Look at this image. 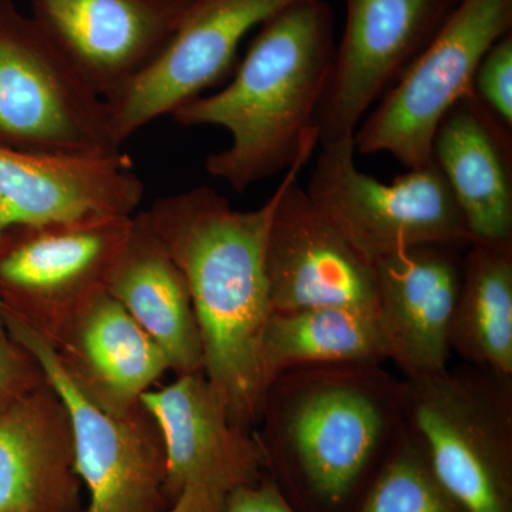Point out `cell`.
Listing matches in <instances>:
<instances>
[{
	"mask_svg": "<svg viewBox=\"0 0 512 512\" xmlns=\"http://www.w3.org/2000/svg\"><path fill=\"white\" fill-rule=\"evenodd\" d=\"M144 184L124 153L69 157L0 148V231L101 215L134 217Z\"/></svg>",
	"mask_w": 512,
	"mask_h": 512,
	"instance_id": "cell-16",
	"label": "cell"
},
{
	"mask_svg": "<svg viewBox=\"0 0 512 512\" xmlns=\"http://www.w3.org/2000/svg\"><path fill=\"white\" fill-rule=\"evenodd\" d=\"M461 0H346L342 39L316 113L320 146L353 140Z\"/></svg>",
	"mask_w": 512,
	"mask_h": 512,
	"instance_id": "cell-10",
	"label": "cell"
},
{
	"mask_svg": "<svg viewBox=\"0 0 512 512\" xmlns=\"http://www.w3.org/2000/svg\"><path fill=\"white\" fill-rule=\"evenodd\" d=\"M335 19L326 0H299L258 28L234 79L220 92L184 104V127L225 128L231 143L205 170L242 194L285 173L319 141L315 120L335 57Z\"/></svg>",
	"mask_w": 512,
	"mask_h": 512,
	"instance_id": "cell-3",
	"label": "cell"
},
{
	"mask_svg": "<svg viewBox=\"0 0 512 512\" xmlns=\"http://www.w3.org/2000/svg\"><path fill=\"white\" fill-rule=\"evenodd\" d=\"M8 330L5 328V323H3L2 315H0V333H6Z\"/></svg>",
	"mask_w": 512,
	"mask_h": 512,
	"instance_id": "cell-28",
	"label": "cell"
},
{
	"mask_svg": "<svg viewBox=\"0 0 512 512\" xmlns=\"http://www.w3.org/2000/svg\"><path fill=\"white\" fill-rule=\"evenodd\" d=\"M39 360L8 332L0 333V410L46 383Z\"/></svg>",
	"mask_w": 512,
	"mask_h": 512,
	"instance_id": "cell-25",
	"label": "cell"
},
{
	"mask_svg": "<svg viewBox=\"0 0 512 512\" xmlns=\"http://www.w3.org/2000/svg\"><path fill=\"white\" fill-rule=\"evenodd\" d=\"M296 2L192 0L161 55L106 100L117 144L220 84L234 69L245 36Z\"/></svg>",
	"mask_w": 512,
	"mask_h": 512,
	"instance_id": "cell-12",
	"label": "cell"
},
{
	"mask_svg": "<svg viewBox=\"0 0 512 512\" xmlns=\"http://www.w3.org/2000/svg\"><path fill=\"white\" fill-rule=\"evenodd\" d=\"M473 93L495 119L512 130V32L485 53L474 76Z\"/></svg>",
	"mask_w": 512,
	"mask_h": 512,
	"instance_id": "cell-24",
	"label": "cell"
},
{
	"mask_svg": "<svg viewBox=\"0 0 512 512\" xmlns=\"http://www.w3.org/2000/svg\"><path fill=\"white\" fill-rule=\"evenodd\" d=\"M464 251L417 247L375 262L376 319L387 360L404 379L434 375L448 367Z\"/></svg>",
	"mask_w": 512,
	"mask_h": 512,
	"instance_id": "cell-14",
	"label": "cell"
},
{
	"mask_svg": "<svg viewBox=\"0 0 512 512\" xmlns=\"http://www.w3.org/2000/svg\"><path fill=\"white\" fill-rule=\"evenodd\" d=\"M278 190L261 208L238 211L210 187L167 195L146 210L183 272L204 349V373L229 419L252 431L265 386L259 365L269 315L265 244Z\"/></svg>",
	"mask_w": 512,
	"mask_h": 512,
	"instance_id": "cell-2",
	"label": "cell"
},
{
	"mask_svg": "<svg viewBox=\"0 0 512 512\" xmlns=\"http://www.w3.org/2000/svg\"><path fill=\"white\" fill-rule=\"evenodd\" d=\"M191 2L30 0V16L109 100L161 55Z\"/></svg>",
	"mask_w": 512,
	"mask_h": 512,
	"instance_id": "cell-13",
	"label": "cell"
},
{
	"mask_svg": "<svg viewBox=\"0 0 512 512\" xmlns=\"http://www.w3.org/2000/svg\"><path fill=\"white\" fill-rule=\"evenodd\" d=\"M406 424L467 512H512V376L447 367L403 379Z\"/></svg>",
	"mask_w": 512,
	"mask_h": 512,
	"instance_id": "cell-4",
	"label": "cell"
},
{
	"mask_svg": "<svg viewBox=\"0 0 512 512\" xmlns=\"http://www.w3.org/2000/svg\"><path fill=\"white\" fill-rule=\"evenodd\" d=\"M109 293L164 350L171 373L204 372V349L187 281L146 211L133 217Z\"/></svg>",
	"mask_w": 512,
	"mask_h": 512,
	"instance_id": "cell-20",
	"label": "cell"
},
{
	"mask_svg": "<svg viewBox=\"0 0 512 512\" xmlns=\"http://www.w3.org/2000/svg\"><path fill=\"white\" fill-rule=\"evenodd\" d=\"M319 141L285 171L265 244V275L272 312L359 309L376 313L375 264L313 205L299 174Z\"/></svg>",
	"mask_w": 512,
	"mask_h": 512,
	"instance_id": "cell-11",
	"label": "cell"
},
{
	"mask_svg": "<svg viewBox=\"0 0 512 512\" xmlns=\"http://www.w3.org/2000/svg\"><path fill=\"white\" fill-rule=\"evenodd\" d=\"M450 346L468 365L512 376V247L464 251Z\"/></svg>",
	"mask_w": 512,
	"mask_h": 512,
	"instance_id": "cell-22",
	"label": "cell"
},
{
	"mask_svg": "<svg viewBox=\"0 0 512 512\" xmlns=\"http://www.w3.org/2000/svg\"><path fill=\"white\" fill-rule=\"evenodd\" d=\"M72 419L49 380L0 410V512H82Z\"/></svg>",
	"mask_w": 512,
	"mask_h": 512,
	"instance_id": "cell-17",
	"label": "cell"
},
{
	"mask_svg": "<svg viewBox=\"0 0 512 512\" xmlns=\"http://www.w3.org/2000/svg\"><path fill=\"white\" fill-rule=\"evenodd\" d=\"M225 512H295L268 476L227 494Z\"/></svg>",
	"mask_w": 512,
	"mask_h": 512,
	"instance_id": "cell-26",
	"label": "cell"
},
{
	"mask_svg": "<svg viewBox=\"0 0 512 512\" xmlns=\"http://www.w3.org/2000/svg\"><path fill=\"white\" fill-rule=\"evenodd\" d=\"M511 29L512 0H461L430 45L359 124L355 150L390 154L407 170L429 164L440 121L473 92L485 53Z\"/></svg>",
	"mask_w": 512,
	"mask_h": 512,
	"instance_id": "cell-8",
	"label": "cell"
},
{
	"mask_svg": "<svg viewBox=\"0 0 512 512\" xmlns=\"http://www.w3.org/2000/svg\"><path fill=\"white\" fill-rule=\"evenodd\" d=\"M320 147L306 194L372 264L410 248L473 244L433 160L386 184L357 168L353 140Z\"/></svg>",
	"mask_w": 512,
	"mask_h": 512,
	"instance_id": "cell-7",
	"label": "cell"
},
{
	"mask_svg": "<svg viewBox=\"0 0 512 512\" xmlns=\"http://www.w3.org/2000/svg\"><path fill=\"white\" fill-rule=\"evenodd\" d=\"M0 315L9 335L39 360L69 409L76 470L89 493L82 512H168L164 440L146 407L123 414L100 409L67 379L46 339L12 316Z\"/></svg>",
	"mask_w": 512,
	"mask_h": 512,
	"instance_id": "cell-9",
	"label": "cell"
},
{
	"mask_svg": "<svg viewBox=\"0 0 512 512\" xmlns=\"http://www.w3.org/2000/svg\"><path fill=\"white\" fill-rule=\"evenodd\" d=\"M387 362L376 313L326 308L272 312L259 350L264 386L296 367Z\"/></svg>",
	"mask_w": 512,
	"mask_h": 512,
	"instance_id": "cell-21",
	"label": "cell"
},
{
	"mask_svg": "<svg viewBox=\"0 0 512 512\" xmlns=\"http://www.w3.org/2000/svg\"><path fill=\"white\" fill-rule=\"evenodd\" d=\"M50 346L76 390L110 413L136 409L171 372L164 350L110 293L87 306Z\"/></svg>",
	"mask_w": 512,
	"mask_h": 512,
	"instance_id": "cell-18",
	"label": "cell"
},
{
	"mask_svg": "<svg viewBox=\"0 0 512 512\" xmlns=\"http://www.w3.org/2000/svg\"><path fill=\"white\" fill-rule=\"evenodd\" d=\"M227 494L211 485H185L168 512H225Z\"/></svg>",
	"mask_w": 512,
	"mask_h": 512,
	"instance_id": "cell-27",
	"label": "cell"
},
{
	"mask_svg": "<svg viewBox=\"0 0 512 512\" xmlns=\"http://www.w3.org/2000/svg\"><path fill=\"white\" fill-rule=\"evenodd\" d=\"M133 217L13 225L0 231V313L50 345L94 301L109 293Z\"/></svg>",
	"mask_w": 512,
	"mask_h": 512,
	"instance_id": "cell-6",
	"label": "cell"
},
{
	"mask_svg": "<svg viewBox=\"0 0 512 512\" xmlns=\"http://www.w3.org/2000/svg\"><path fill=\"white\" fill-rule=\"evenodd\" d=\"M431 160L446 178L471 242L512 247L511 131L473 92L440 121Z\"/></svg>",
	"mask_w": 512,
	"mask_h": 512,
	"instance_id": "cell-19",
	"label": "cell"
},
{
	"mask_svg": "<svg viewBox=\"0 0 512 512\" xmlns=\"http://www.w3.org/2000/svg\"><path fill=\"white\" fill-rule=\"evenodd\" d=\"M356 512H467L434 474L419 439L404 429Z\"/></svg>",
	"mask_w": 512,
	"mask_h": 512,
	"instance_id": "cell-23",
	"label": "cell"
},
{
	"mask_svg": "<svg viewBox=\"0 0 512 512\" xmlns=\"http://www.w3.org/2000/svg\"><path fill=\"white\" fill-rule=\"evenodd\" d=\"M404 429L403 380L383 363H333L276 376L252 434L293 511L356 512Z\"/></svg>",
	"mask_w": 512,
	"mask_h": 512,
	"instance_id": "cell-1",
	"label": "cell"
},
{
	"mask_svg": "<svg viewBox=\"0 0 512 512\" xmlns=\"http://www.w3.org/2000/svg\"><path fill=\"white\" fill-rule=\"evenodd\" d=\"M0 148L69 157L121 153L106 100L13 0H0Z\"/></svg>",
	"mask_w": 512,
	"mask_h": 512,
	"instance_id": "cell-5",
	"label": "cell"
},
{
	"mask_svg": "<svg viewBox=\"0 0 512 512\" xmlns=\"http://www.w3.org/2000/svg\"><path fill=\"white\" fill-rule=\"evenodd\" d=\"M141 404L163 436L171 505L188 484L229 493L265 476L254 434L232 423L204 372L175 376L174 382L144 394Z\"/></svg>",
	"mask_w": 512,
	"mask_h": 512,
	"instance_id": "cell-15",
	"label": "cell"
}]
</instances>
